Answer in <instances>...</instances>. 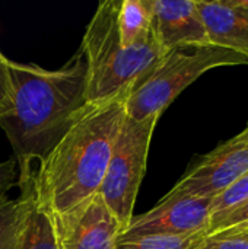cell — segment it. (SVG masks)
<instances>
[{
  "label": "cell",
  "instance_id": "14",
  "mask_svg": "<svg viewBox=\"0 0 248 249\" xmlns=\"http://www.w3.org/2000/svg\"><path fill=\"white\" fill-rule=\"evenodd\" d=\"M208 232L184 236H123L120 235L117 249H197Z\"/></svg>",
  "mask_w": 248,
  "mask_h": 249
},
{
  "label": "cell",
  "instance_id": "12",
  "mask_svg": "<svg viewBox=\"0 0 248 249\" xmlns=\"http://www.w3.org/2000/svg\"><path fill=\"white\" fill-rule=\"evenodd\" d=\"M16 249H61L58 245L51 214L37 204L32 191L31 203Z\"/></svg>",
  "mask_w": 248,
  "mask_h": 249
},
{
  "label": "cell",
  "instance_id": "20",
  "mask_svg": "<svg viewBox=\"0 0 248 249\" xmlns=\"http://www.w3.org/2000/svg\"><path fill=\"white\" fill-rule=\"evenodd\" d=\"M238 1H240L241 6H244V7H247L248 9V0H238Z\"/></svg>",
  "mask_w": 248,
  "mask_h": 249
},
{
  "label": "cell",
  "instance_id": "16",
  "mask_svg": "<svg viewBox=\"0 0 248 249\" xmlns=\"http://www.w3.org/2000/svg\"><path fill=\"white\" fill-rule=\"evenodd\" d=\"M246 201H248V171L228 190L213 198L212 214L231 210Z\"/></svg>",
  "mask_w": 248,
  "mask_h": 249
},
{
  "label": "cell",
  "instance_id": "21",
  "mask_svg": "<svg viewBox=\"0 0 248 249\" xmlns=\"http://www.w3.org/2000/svg\"><path fill=\"white\" fill-rule=\"evenodd\" d=\"M246 131H247V133H248V125H247V128H246Z\"/></svg>",
  "mask_w": 248,
  "mask_h": 249
},
{
  "label": "cell",
  "instance_id": "5",
  "mask_svg": "<svg viewBox=\"0 0 248 249\" xmlns=\"http://www.w3.org/2000/svg\"><path fill=\"white\" fill-rule=\"evenodd\" d=\"M159 117L133 120L124 114L98 193L123 229L127 228L133 217L134 203L145 177L149 147Z\"/></svg>",
  "mask_w": 248,
  "mask_h": 249
},
{
  "label": "cell",
  "instance_id": "4",
  "mask_svg": "<svg viewBox=\"0 0 248 249\" xmlns=\"http://www.w3.org/2000/svg\"><path fill=\"white\" fill-rule=\"evenodd\" d=\"M248 64L246 57L212 45H189L168 51L159 64L129 93L126 115L133 120L161 117L171 102L210 69Z\"/></svg>",
  "mask_w": 248,
  "mask_h": 249
},
{
  "label": "cell",
  "instance_id": "10",
  "mask_svg": "<svg viewBox=\"0 0 248 249\" xmlns=\"http://www.w3.org/2000/svg\"><path fill=\"white\" fill-rule=\"evenodd\" d=\"M209 44L234 51L248 60V9L238 0H197Z\"/></svg>",
  "mask_w": 248,
  "mask_h": 249
},
{
  "label": "cell",
  "instance_id": "1",
  "mask_svg": "<svg viewBox=\"0 0 248 249\" xmlns=\"http://www.w3.org/2000/svg\"><path fill=\"white\" fill-rule=\"evenodd\" d=\"M10 108L0 117L18 163V185L32 178V162H42L89 109L88 64L80 50L60 69L7 60Z\"/></svg>",
  "mask_w": 248,
  "mask_h": 249
},
{
  "label": "cell",
  "instance_id": "9",
  "mask_svg": "<svg viewBox=\"0 0 248 249\" xmlns=\"http://www.w3.org/2000/svg\"><path fill=\"white\" fill-rule=\"evenodd\" d=\"M152 31L165 53L209 44L197 0H151Z\"/></svg>",
  "mask_w": 248,
  "mask_h": 249
},
{
  "label": "cell",
  "instance_id": "15",
  "mask_svg": "<svg viewBox=\"0 0 248 249\" xmlns=\"http://www.w3.org/2000/svg\"><path fill=\"white\" fill-rule=\"evenodd\" d=\"M197 249H248V222L208 233Z\"/></svg>",
  "mask_w": 248,
  "mask_h": 249
},
{
  "label": "cell",
  "instance_id": "6",
  "mask_svg": "<svg viewBox=\"0 0 248 249\" xmlns=\"http://www.w3.org/2000/svg\"><path fill=\"white\" fill-rule=\"evenodd\" d=\"M248 171V133L221 144L203 156L168 193L171 196L215 198Z\"/></svg>",
  "mask_w": 248,
  "mask_h": 249
},
{
  "label": "cell",
  "instance_id": "3",
  "mask_svg": "<svg viewBox=\"0 0 248 249\" xmlns=\"http://www.w3.org/2000/svg\"><path fill=\"white\" fill-rule=\"evenodd\" d=\"M120 0L99 1L82 38L80 51L88 64V102L107 104L129 96L167 54L155 35L139 45L124 47L117 12Z\"/></svg>",
  "mask_w": 248,
  "mask_h": 249
},
{
  "label": "cell",
  "instance_id": "7",
  "mask_svg": "<svg viewBox=\"0 0 248 249\" xmlns=\"http://www.w3.org/2000/svg\"><path fill=\"white\" fill-rule=\"evenodd\" d=\"M213 198L167 194L149 212L133 216L123 236H184L208 232Z\"/></svg>",
  "mask_w": 248,
  "mask_h": 249
},
{
  "label": "cell",
  "instance_id": "2",
  "mask_svg": "<svg viewBox=\"0 0 248 249\" xmlns=\"http://www.w3.org/2000/svg\"><path fill=\"white\" fill-rule=\"evenodd\" d=\"M126 98L91 105L32 174L34 198L51 217L99 193L126 114Z\"/></svg>",
  "mask_w": 248,
  "mask_h": 249
},
{
  "label": "cell",
  "instance_id": "17",
  "mask_svg": "<svg viewBox=\"0 0 248 249\" xmlns=\"http://www.w3.org/2000/svg\"><path fill=\"white\" fill-rule=\"evenodd\" d=\"M244 222H248V201L231 210L212 214L210 222H209V233L229 228V226H235Z\"/></svg>",
  "mask_w": 248,
  "mask_h": 249
},
{
  "label": "cell",
  "instance_id": "8",
  "mask_svg": "<svg viewBox=\"0 0 248 249\" xmlns=\"http://www.w3.org/2000/svg\"><path fill=\"white\" fill-rule=\"evenodd\" d=\"M61 249H117L123 226L99 194L53 217Z\"/></svg>",
  "mask_w": 248,
  "mask_h": 249
},
{
  "label": "cell",
  "instance_id": "13",
  "mask_svg": "<svg viewBox=\"0 0 248 249\" xmlns=\"http://www.w3.org/2000/svg\"><path fill=\"white\" fill-rule=\"evenodd\" d=\"M22 194L16 200L0 196V249H16L26 212L31 203L29 185L20 188Z\"/></svg>",
  "mask_w": 248,
  "mask_h": 249
},
{
  "label": "cell",
  "instance_id": "18",
  "mask_svg": "<svg viewBox=\"0 0 248 249\" xmlns=\"http://www.w3.org/2000/svg\"><path fill=\"white\" fill-rule=\"evenodd\" d=\"M10 80H9V70H7V58L0 51V117L7 112L10 108Z\"/></svg>",
  "mask_w": 248,
  "mask_h": 249
},
{
  "label": "cell",
  "instance_id": "11",
  "mask_svg": "<svg viewBox=\"0 0 248 249\" xmlns=\"http://www.w3.org/2000/svg\"><path fill=\"white\" fill-rule=\"evenodd\" d=\"M117 23L124 47L149 41L153 36L151 0H120Z\"/></svg>",
  "mask_w": 248,
  "mask_h": 249
},
{
  "label": "cell",
  "instance_id": "19",
  "mask_svg": "<svg viewBox=\"0 0 248 249\" xmlns=\"http://www.w3.org/2000/svg\"><path fill=\"white\" fill-rule=\"evenodd\" d=\"M13 185H18V163L15 158H10L0 162V196H4Z\"/></svg>",
  "mask_w": 248,
  "mask_h": 249
}]
</instances>
